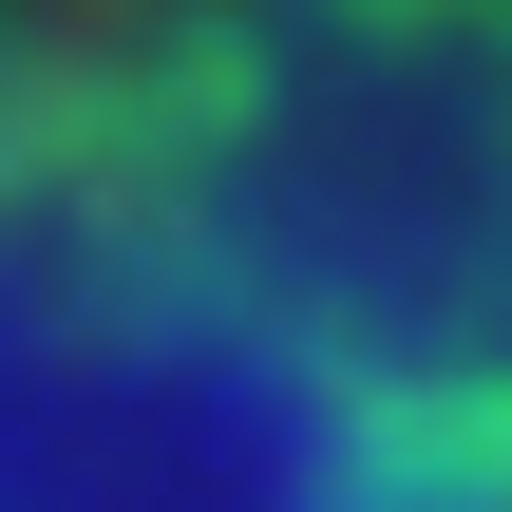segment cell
Instances as JSON below:
<instances>
[{
	"mask_svg": "<svg viewBox=\"0 0 512 512\" xmlns=\"http://www.w3.org/2000/svg\"><path fill=\"white\" fill-rule=\"evenodd\" d=\"M0 512H512V0H0Z\"/></svg>",
	"mask_w": 512,
	"mask_h": 512,
	"instance_id": "obj_1",
	"label": "cell"
}]
</instances>
